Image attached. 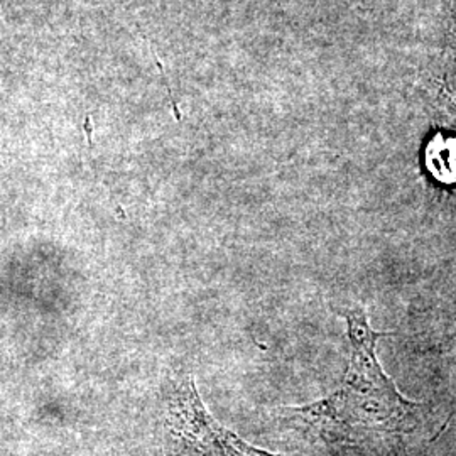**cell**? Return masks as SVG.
<instances>
[{
  "instance_id": "cell-1",
  "label": "cell",
  "mask_w": 456,
  "mask_h": 456,
  "mask_svg": "<svg viewBox=\"0 0 456 456\" xmlns=\"http://www.w3.org/2000/svg\"><path fill=\"white\" fill-rule=\"evenodd\" d=\"M348 326L352 355L342 387L320 403L296 408L306 421L333 433H401L414 426L418 404L397 391L377 359V340L387 331H375L365 311L342 313Z\"/></svg>"
},
{
  "instance_id": "cell-2",
  "label": "cell",
  "mask_w": 456,
  "mask_h": 456,
  "mask_svg": "<svg viewBox=\"0 0 456 456\" xmlns=\"http://www.w3.org/2000/svg\"><path fill=\"white\" fill-rule=\"evenodd\" d=\"M167 429L178 456H279L247 444L216 423L203 408L191 377L169 392Z\"/></svg>"
},
{
  "instance_id": "cell-3",
  "label": "cell",
  "mask_w": 456,
  "mask_h": 456,
  "mask_svg": "<svg viewBox=\"0 0 456 456\" xmlns=\"http://www.w3.org/2000/svg\"><path fill=\"white\" fill-rule=\"evenodd\" d=\"M426 167L443 184L456 183V137L435 135L426 147Z\"/></svg>"
}]
</instances>
